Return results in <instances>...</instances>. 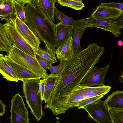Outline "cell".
Wrapping results in <instances>:
<instances>
[{
    "label": "cell",
    "mask_w": 123,
    "mask_h": 123,
    "mask_svg": "<svg viewBox=\"0 0 123 123\" xmlns=\"http://www.w3.org/2000/svg\"><path fill=\"white\" fill-rule=\"evenodd\" d=\"M102 55L98 49L90 44L86 48L75 54L71 59L64 61L62 69L58 74L49 99L46 103L48 106L61 95L71 92L79 86Z\"/></svg>",
    "instance_id": "obj_1"
},
{
    "label": "cell",
    "mask_w": 123,
    "mask_h": 123,
    "mask_svg": "<svg viewBox=\"0 0 123 123\" xmlns=\"http://www.w3.org/2000/svg\"><path fill=\"white\" fill-rule=\"evenodd\" d=\"M25 13L26 23L45 44L44 48L47 51L55 57L56 25L49 19L39 6L35 8L30 3L26 4Z\"/></svg>",
    "instance_id": "obj_2"
},
{
    "label": "cell",
    "mask_w": 123,
    "mask_h": 123,
    "mask_svg": "<svg viewBox=\"0 0 123 123\" xmlns=\"http://www.w3.org/2000/svg\"><path fill=\"white\" fill-rule=\"evenodd\" d=\"M111 88V86L105 85L92 87L79 86L71 92L61 95L48 107L54 115L64 114L69 109L75 107L80 101L90 97L105 95Z\"/></svg>",
    "instance_id": "obj_3"
},
{
    "label": "cell",
    "mask_w": 123,
    "mask_h": 123,
    "mask_svg": "<svg viewBox=\"0 0 123 123\" xmlns=\"http://www.w3.org/2000/svg\"><path fill=\"white\" fill-rule=\"evenodd\" d=\"M38 78L23 82V93L31 112L39 122L44 116L42 109V100L40 89L41 79Z\"/></svg>",
    "instance_id": "obj_4"
},
{
    "label": "cell",
    "mask_w": 123,
    "mask_h": 123,
    "mask_svg": "<svg viewBox=\"0 0 123 123\" xmlns=\"http://www.w3.org/2000/svg\"><path fill=\"white\" fill-rule=\"evenodd\" d=\"M123 12L119 16L114 18L97 19L91 16L88 18L78 20L77 25L86 29L95 27L102 29L111 33L116 37L121 34V30L123 28Z\"/></svg>",
    "instance_id": "obj_5"
},
{
    "label": "cell",
    "mask_w": 123,
    "mask_h": 123,
    "mask_svg": "<svg viewBox=\"0 0 123 123\" xmlns=\"http://www.w3.org/2000/svg\"><path fill=\"white\" fill-rule=\"evenodd\" d=\"M7 57L14 62L45 78L48 74L47 70L40 65L36 58L23 51L15 44L12 45L11 51L7 53Z\"/></svg>",
    "instance_id": "obj_6"
},
{
    "label": "cell",
    "mask_w": 123,
    "mask_h": 123,
    "mask_svg": "<svg viewBox=\"0 0 123 123\" xmlns=\"http://www.w3.org/2000/svg\"><path fill=\"white\" fill-rule=\"evenodd\" d=\"M15 19L3 24L6 36L11 43L31 56L36 58L33 46L30 45L18 31L16 27Z\"/></svg>",
    "instance_id": "obj_7"
},
{
    "label": "cell",
    "mask_w": 123,
    "mask_h": 123,
    "mask_svg": "<svg viewBox=\"0 0 123 123\" xmlns=\"http://www.w3.org/2000/svg\"><path fill=\"white\" fill-rule=\"evenodd\" d=\"M82 109L88 113L87 117L98 123H112L108 108L105 101L99 99L87 105Z\"/></svg>",
    "instance_id": "obj_8"
},
{
    "label": "cell",
    "mask_w": 123,
    "mask_h": 123,
    "mask_svg": "<svg viewBox=\"0 0 123 123\" xmlns=\"http://www.w3.org/2000/svg\"><path fill=\"white\" fill-rule=\"evenodd\" d=\"M10 123H29V111L26 107L22 97L15 94L11 100Z\"/></svg>",
    "instance_id": "obj_9"
},
{
    "label": "cell",
    "mask_w": 123,
    "mask_h": 123,
    "mask_svg": "<svg viewBox=\"0 0 123 123\" xmlns=\"http://www.w3.org/2000/svg\"><path fill=\"white\" fill-rule=\"evenodd\" d=\"M110 67V63L105 67L98 68L97 67L83 79L80 86L83 87L102 86L104 85L106 75Z\"/></svg>",
    "instance_id": "obj_10"
},
{
    "label": "cell",
    "mask_w": 123,
    "mask_h": 123,
    "mask_svg": "<svg viewBox=\"0 0 123 123\" xmlns=\"http://www.w3.org/2000/svg\"><path fill=\"white\" fill-rule=\"evenodd\" d=\"M14 22L17 30L25 39L33 47H39L41 42L36 33L32 30L17 16Z\"/></svg>",
    "instance_id": "obj_11"
},
{
    "label": "cell",
    "mask_w": 123,
    "mask_h": 123,
    "mask_svg": "<svg viewBox=\"0 0 123 123\" xmlns=\"http://www.w3.org/2000/svg\"><path fill=\"white\" fill-rule=\"evenodd\" d=\"M74 27L66 25L61 22L56 25V35L57 49L61 48L71 36L74 34Z\"/></svg>",
    "instance_id": "obj_12"
},
{
    "label": "cell",
    "mask_w": 123,
    "mask_h": 123,
    "mask_svg": "<svg viewBox=\"0 0 123 123\" xmlns=\"http://www.w3.org/2000/svg\"><path fill=\"white\" fill-rule=\"evenodd\" d=\"M8 63L17 76L19 80L23 82L36 78H41L36 74L14 62L6 56Z\"/></svg>",
    "instance_id": "obj_13"
},
{
    "label": "cell",
    "mask_w": 123,
    "mask_h": 123,
    "mask_svg": "<svg viewBox=\"0 0 123 123\" xmlns=\"http://www.w3.org/2000/svg\"><path fill=\"white\" fill-rule=\"evenodd\" d=\"M123 12V11L118 9L100 4L91 16L96 19H103L117 17Z\"/></svg>",
    "instance_id": "obj_14"
},
{
    "label": "cell",
    "mask_w": 123,
    "mask_h": 123,
    "mask_svg": "<svg viewBox=\"0 0 123 123\" xmlns=\"http://www.w3.org/2000/svg\"><path fill=\"white\" fill-rule=\"evenodd\" d=\"M55 54L58 60L63 61H68L74 56L75 53L72 36L70 37L61 48L55 49Z\"/></svg>",
    "instance_id": "obj_15"
},
{
    "label": "cell",
    "mask_w": 123,
    "mask_h": 123,
    "mask_svg": "<svg viewBox=\"0 0 123 123\" xmlns=\"http://www.w3.org/2000/svg\"><path fill=\"white\" fill-rule=\"evenodd\" d=\"M16 17L13 1L11 0L0 1V18L9 23L15 19Z\"/></svg>",
    "instance_id": "obj_16"
},
{
    "label": "cell",
    "mask_w": 123,
    "mask_h": 123,
    "mask_svg": "<svg viewBox=\"0 0 123 123\" xmlns=\"http://www.w3.org/2000/svg\"><path fill=\"white\" fill-rule=\"evenodd\" d=\"M0 73L3 78L11 81L18 82V78L9 64L6 55L0 54Z\"/></svg>",
    "instance_id": "obj_17"
},
{
    "label": "cell",
    "mask_w": 123,
    "mask_h": 123,
    "mask_svg": "<svg viewBox=\"0 0 123 123\" xmlns=\"http://www.w3.org/2000/svg\"><path fill=\"white\" fill-rule=\"evenodd\" d=\"M105 101L108 109L123 110V91L120 90L114 92Z\"/></svg>",
    "instance_id": "obj_18"
},
{
    "label": "cell",
    "mask_w": 123,
    "mask_h": 123,
    "mask_svg": "<svg viewBox=\"0 0 123 123\" xmlns=\"http://www.w3.org/2000/svg\"><path fill=\"white\" fill-rule=\"evenodd\" d=\"M39 6L44 14L52 22H54L55 3L57 0H38Z\"/></svg>",
    "instance_id": "obj_19"
},
{
    "label": "cell",
    "mask_w": 123,
    "mask_h": 123,
    "mask_svg": "<svg viewBox=\"0 0 123 123\" xmlns=\"http://www.w3.org/2000/svg\"><path fill=\"white\" fill-rule=\"evenodd\" d=\"M58 74H50L46 77L43 100L45 103L49 100Z\"/></svg>",
    "instance_id": "obj_20"
},
{
    "label": "cell",
    "mask_w": 123,
    "mask_h": 123,
    "mask_svg": "<svg viewBox=\"0 0 123 123\" xmlns=\"http://www.w3.org/2000/svg\"><path fill=\"white\" fill-rule=\"evenodd\" d=\"M0 51L9 52L12 45L8 39L5 32L3 24H0Z\"/></svg>",
    "instance_id": "obj_21"
},
{
    "label": "cell",
    "mask_w": 123,
    "mask_h": 123,
    "mask_svg": "<svg viewBox=\"0 0 123 123\" xmlns=\"http://www.w3.org/2000/svg\"><path fill=\"white\" fill-rule=\"evenodd\" d=\"M85 30V29L77 25L74 28L73 40V46L75 54L80 52L81 50L80 45V40Z\"/></svg>",
    "instance_id": "obj_22"
},
{
    "label": "cell",
    "mask_w": 123,
    "mask_h": 123,
    "mask_svg": "<svg viewBox=\"0 0 123 123\" xmlns=\"http://www.w3.org/2000/svg\"><path fill=\"white\" fill-rule=\"evenodd\" d=\"M54 15L60 22L69 26H73L74 28L77 25L76 21L71 17H68L60 11L55 6V7Z\"/></svg>",
    "instance_id": "obj_23"
},
{
    "label": "cell",
    "mask_w": 123,
    "mask_h": 123,
    "mask_svg": "<svg viewBox=\"0 0 123 123\" xmlns=\"http://www.w3.org/2000/svg\"><path fill=\"white\" fill-rule=\"evenodd\" d=\"M57 2L62 6L77 10H81L85 6L82 1L78 0H58Z\"/></svg>",
    "instance_id": "obj_24"
},
{
    "label": "cell",
    "mask_w": 123,
    "mask_h": 123,
    "mask_svg": "<svg viewBox=\"0 0 123 123\" xmlns=\"http://www.w3.org/2000/svg\"><path fill=\"white\" fill-rule=\"evenodd\" d=\"M16 16L23 22L26 23V18L25 15V3L13 2Z\"/></svg>",
    "instance_id": "obj_25"
},
{
    "label": "cell",
    "mask_w": 123,
    "mask_h": 123,
    "mask_svg": "<svg viewBox=\"0 0 123 123\" xmlns=\"http://www.w3.org/2000/svg\"><path fill=\"white\" fill-rule=\"evenodd\" d=\"M112 123H123V110L109 108Z\"/></svg>",
    "instance_id": "obj_26"
},
{
    "label": "cell",
    "mask_w": 123,
    "mask_h": 123,
    "mask_svg": "<svg viewBox=\"0 0 123 123\" xmlns=\"http://www.w3.org/2000/svg\"><path fill=\"white\" fill-rule=\"evenodd\" d=\"M36 53L41 57L50 61L52 64L57 62L56 57H55L50 55L45 49H42L39 47L36 48L33 47Z\"/></svg>",
    "instance_id": "obj_27"
},
{
    "label": "cell",
    "mask_w": 123,
    "mask_h": 123,
    "mask_svg": "<svg viewBox=\"0 0 123 123\" xmlns=\"http://www.w3.org/2000/svg\"><path fill=\"white\" fill-rule=\"evenodd\" d=\"M104 95H102L88 98L82 100L77 103L75 107H77V109H82L84 106L92 103L103 98Z\"/></svg>",
    "instance_id": "obj_28"
},
{
    "label": "cell",
    "mask_w": 123,
    "mask_h": 123,
    "mask_svg": "<svg viewBox=\"0 0 123 123\" xmlns=\"http://www.w3.org/2000/svg\"><path fill=\"white\" fill-rule=\"evenodd\" d=\"M36 58L41 66L45 70L49 69L52 63L36 53Z\"/></svg>",
    "instance_id": "obj_29"
},
{
    "label": "cell",
    "mask_w": 123,
    "mask_h": 123,
    "mask_svg": "<svg viewBox=\"0 0 123 123\" xmlns=\"http://www.w3.org/2000/svg\"><path fill=\"white\" fill-rule=\"evenodd\" d=\"M64 62L63 61H60V63L58 66H51L49 69L50 71V74H58L60 73L62 69Z\"/></svg>",
    "instance_id": "obj_30"
},
{
    "label": "cell",
    "mask_w": 123,
    "mask_h": 123,
    "mask_svg": "<svg viewBox=\"0 0 123 123\" xmlns=\"http://www.w3.org/2000/svg\"><path fill=\"white\" fill-rule=\"evenodd\" d=\"M100 4L104 6L116 8L123 12V3H119L111 2L106 3H101Z\"/></svg>",
    "instance_id": "obj_31"
},
{
    "label": "cell",
    "mask_w": 123,
    "mask_h": 123,
    "mask_svg": "<svg viewBox=\"0 0 123 123\" xmlns=\"http://www.w3.org/2000/svg\"><path fill=\"white\" fill-rule=\"evenodd\" d=\"M46 80V78L40 80V89L42 100L44 98Z\"/></svg>",
    "instance_id": "obj_32"
},
{
    "label": "cell",
    "mask_w": 123,
    "mask_h": 123,
    "mask_svg": "<svg viewBox=\"0 0 123 123\" xmlns=\"http://www.w3.org/2000/svg\"><path fill=\"white\" fill-rule=\"evenodd\" d=\"M6 105L4 104L2 100H0V116H3L5 114Z\"/></svg>",
    "instance_id": "obj_33"
},
{
    "label": "cell",
    "mask_w": 123,
    "mask_h": 123,
    "mask_svg": "<svg viewBox=\"0 0 123 123\" xmlns=\"http://www.w3.org/2000/svg\"><path fill=\"white\" fill-rule=\"evenodd\" d=\"M30 3L33 6L37 8L39 6L38 0H30Z\"/></svg>",
    "instance_id": "obj_34"
},
{
    "label": "cell",
    "mask_w": 123,
    "mask_h": 123,
    "mask_svg": "<svg viewBox=\"0 0 123 123\" xmlns=\"http://www.w3.org/2000/svg\"><path fill=\"white\" fill-rule=\"evenodd\" d=\"M13 2L15 1L17 2H25L26 4L27 3H30V0H11Z\"/></svg>",
    "instance_id": "obj_35"
},
{
    "label": "cell",
    "mask_w": 123,
    "mask_h": 123,
    "mask_svg": "<svg viewBox=\"0 0 123 123\" xmlns=\"http://www.w3.org/2000/svg\"><path fill=\"white\" fill-rule=\"evenodd\" d=\"M118 79L121 83H123V71L122 70L120 76L119 77Z\"/></svg>",
    "instance_id": "obj_36"
},
{
    "label": "cell",
    "mask_w": 123,
    "mask_h": 123,
    "mask_svg": "<svg viewBox=\"0 0 123 123\" xmlns=\"http://www.w3.org/2000/svg\"><path fill=\"white\" fill-rule=\"evenodd\" d=\"M117 44L119 46H122L123 45V41L121 40H119L117 42Z\"/></svg>",
    "instance_id": "obj_37"
},
{
    "label": "cell",
    "mask_w": 123,
    "mask_h": 123,
    "mask_svg": "<svg viewBox=\"0 0 123 123\" xmlns=\"http://www.w3.org/2000/svg\"><path fill=\"white\" fill-rule=\"evenodd\" d=\"M7 0H0V1H6Z\"/></svg>",
    "instance_id": "obj_38"
},
{
    "label": "cell",
    "mask_w": 123,
    "mask_h": 123,
    "mask_svg": "<svg viewBox=\"0 0 123 123\" xmlns=\"http://www.w3.org/2000/svg\"><path fill=\"white\" fill-rule=\"evenodd\" d=\"M80 0V1H82V0Z\"/></svg>",
    "instance_id": "obj_39"
},
{
    "label": "cell",
    "mask_w": 123,
    "mask_h": 123,
    "mask_svg": "<svg viewBox=\"0 0 123 123\" xmlns=\"http://www.w3.org/2000/svg\"></svg>",
    "instance_id": "obj_40"
},
{
    "label": "cell",
    "mask_w": 123,
    "mask_h": 123,
    "mask_svg": "<svg viewBox=\"0 0 123 123\" xmlns=\"http://www.w3.org/2000/svg\"></svg>",
    "instance_id": "obj_41"
}]
</instances>
